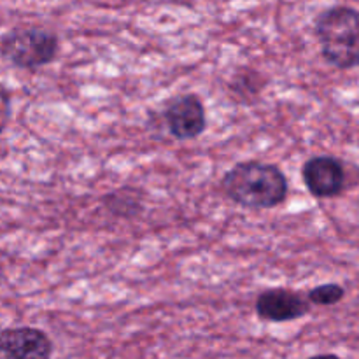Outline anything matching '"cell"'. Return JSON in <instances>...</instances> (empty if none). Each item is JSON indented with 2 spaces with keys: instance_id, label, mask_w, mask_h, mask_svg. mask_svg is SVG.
I'll return each mask as SVG.
<instances>
[{
  "instance_id": "1",
  "label": "cell",
  "mask_w": 359,
  "mask_h": 359,
  "mask_svg": "<svg viewBox=\"0 0 359 359\" xmlns=\"http://www.w3.org/2000/svg\"><path fill=\"white\" fill-rule=\"evenodd\" d=\"M224 196L245 209H273L286 202L290 182L280 167L265 161H241L221 179Z\"/></svg>"
},
{
  "instance_id": "2",
  "label": "cell",
  "mask_w": 359,
  "mask_h": 359,
  "mask_svg": "<svg viewBox=\"0 0 359 359\" xmlns=\"http://www.w3.org/2000/svg\"><path fill=\"white\" fill-rule=\"evenodd\" d=\"M314 34L323 58L335 69L359 67V11L333 6L323 11L314 21Z\"/></svg>"
},
{
  "instance_id": "3",
  "label": "cell",
  "mask_w": 359,
  "mask_h": 359,
  "mask_svg": "<svg viewBox=\"0 0 359 359\" xmlns=\"http://www.w3.org/2000/svg\"><path fill=\"white\" fill-rule=\"evenodd\" d=\"M60 51V39L49 28L18 27L0 39V55L18 69L35 70L49 65Z\"/></svg>"
},
{
  "instance_id": "4",
  "label": "cell",
  "mask_w": 359,
  "mask_h": 359,
  "mask_svg": "<svg viewBox=\"0 0 359 359\" xmlns=\"http://www.w3.org/2000/svg\"><path fill=\"white\" fill-rule=\"evenodd\" d=\"M161 119H163L168 135L174 137L175 140L198 139L207 130L203 102L193 93L168 100L161 112Z\"/></svg>"
},
{
  "instance_id": "5",
  "label": "cell",
  "mask_w": 359,
  "mask_h": 359,
  "mask_svg": "<svg viewBox=\"0 0 359 359\" xmlns=\"http://www.w3.org/2000/svg\"><path fill=\"white\" fill-rule=\"evenodd\" d=\"M302 177L309 193L316 198H335L346 189V167L330 154H319L305 161Z\"/></svg>"
},
{
  "instance_id": "6",
  "label": "cell",
  "mask_w": 359,
  "mask_h": 359,
  "mask_svg": "<svg viewBox=\"0 0 359 359\" xmlns=\"http://www.w3.org/2000/svg\"><path fill=\"white\" fill-rule=\"evenodd\" d=\"M256 314L266 323H290L305 318L311 312L307 297L286 287H270L256 298Z\"/></svg>"
},
{
  "instance_id": "7",
  "label": "cell",
  "mask_w": 359,
  "mask_h": 359,
  "mask_svg": "<svg viewBox=\"0 0 359 359\" xmlns=\"http://www.w3.org/2000/svg\"><path fill=\"white\" fill-rule=\"evenodd\" d=\"M0 354L6 359H51L53 342L42 330L9 328L0 332Z\"/></svg>"
},
{
  "instance_id": "8",
  "label": "cell",
  "mask_w": 359,
  "mask_h": 359,
  "mask_svg": "<svg viewBox=\"0 0 359 359\" xmlns=\"http://www.w3.org/2000/svg\"><path fill=\"white\" fill-rule=\"evenodd\" d=\"M102 205L109 214L119 219H135L144 210V193L132 186H123L105 193Z\"/></svg>"
},
{
  "instance_id": "9",
  "label": "cell",
  "mask_w": 359,
  "mask_h": 359,
  "mask_svg": "<svg viewBox=\"0 0 359 359\" xmlns=\"http://www.w3.org/2000/svg\"><path fill=\"white\" fill-rule=\"evenodd\" d=\"M265 84L266 83L262 74L249 69L235 74L228 83V90L235 100L242 102V104H251L252 98H258L262 95Z\"/></svg>"
},
{
  "instance_id": "10",
  "label": "cell",
  "mask_w": 359,
  "mask_h": 359,
  "mask_svg": "<svg viewBox=\"0 0 359 359\" xmlns=\"http://www.w3.org/2000/svg\"><path fill=\"white\" fill-rule=\"evenodd\" d=\"M344 297H346V290H344L340 284L328 283V284H321V286L312 287L307 294V300L311 305L332 307V305H337L339 302H342Z\"/></svg>"
},
{
  "instance_id": "11",
  "label": "cell",
  "mask_w": 359,
  "mask_h": 359,
  "mask_svg": "<svg viewBox=\"0 0 359 359\" xmlns=\"http://www.w3.org/2000/svg\"><path fill=\"white\" fill-rule=\"evenodd\" d=\"M11 119V93L6 86L0 84V133L6 130Z\"/></svg>"
},
{
  "instance_id": "12",
  "label": "cell",
  "mask_w": 359,
  "mask_h": 359,
  "mask_svg": "<svg viewBox=\"0 0 359 359\" xmlns=\"http://www.w3.org/2000/svg\"><path fill=\"white\" fill-rule=\"evenodd\" d=\"M309 359H339L335 354H319V356H312Z\"/></svg>"
}]
</instances>
